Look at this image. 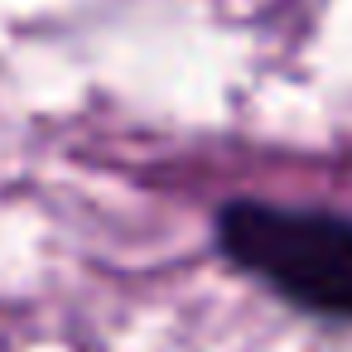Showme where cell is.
Instances as JSON below:
<instances>
[{"instance_id": "obj_1", "label": "cell", "mask_w": 352, "mask_h": 352, "mask_svg": "<svg viewBox=\"0 0 352 352\" xmlns=\"http://www.w3.org/2000/svg\"><path fill=\"white\" fill-rule=\"evenodd\" d=\"M222 251L280 299L318 318L352 323V217L328 208L227 203L217 212Z\"/></svg>"}]
</instances>
